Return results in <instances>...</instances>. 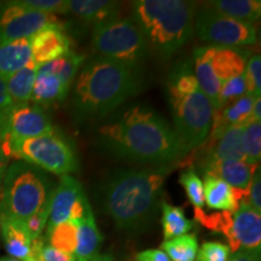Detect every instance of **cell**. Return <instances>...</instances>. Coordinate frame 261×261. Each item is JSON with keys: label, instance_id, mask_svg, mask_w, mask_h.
<instances>
[{"label": "cell", "instance_id": "obj_1", "mask_svg": "<svg viewBox=\"0 0 261 261\" xmlns=\"http://www.w3.org/2000/svg\"><path fill=\"white\" fill-rule=\"evenodd\" d=\"M108 154L128 161L166 166L185 158L173 127L148 106H133L113 115L96 130Z\"/></svg>", "mask_w": 261, "mask_h": 261}, {"label": "cell", "instance_id": "obj_2", "mask_svg": "<svg viewBox=\"0 0 261 261\" xmlns=\"http://www.w3.org/2000/svg\"><path fill=\"white\" fill-rule=\"evenodd\" d=\"M168 168L117 169L100 187L103 210L119 230L139 232L154 220Z\"/></svg>", "mask_w": 261, "mask_h": 261}, {"label": "cell", "instance_id": "obj_3", "mask_svg": "<svg viewBox=\"0 0 261 261\" xmlns=\"http://www.w3.org/2000/svg\"><path fill=\"white\" fill-rule=\"evenodd\" d=\"M139 90L138 69L96 56L83 64L74 83V114L80 121L103 119Z\"/></svg>", "mask_w": 261, "mask_h": 261}, {"label": "cell", "instance_id": "obj_4", "mask_svg": "<svg viewBox=\"0 0 261 261\" xmlns=\"http://www.w3.org/2000/svg\"><path fill=\"white\" fill-rule=\"evenodd\" d=\"M196 5L184 0H138L130 18L144 35L149 48L171 57L194 34Z\"/></svg>", "mask_w": 261, "mask_h": 261}, {"label": "cell", "instance_id": "obj_5", "mask_svg": "<svg viewBox=\"0 0 261 261\" xmlns=\"http://www.w3.org/2000/svg\"><path fill=\"white\" fill-rule=\"evenodd\" d=\"M55 188L45 171L21 160L12 162L3 179L0 215L25 221L50 203Z\"/></svg>", "mask_w": 261, "mask_h": 261}, {"label": "cell", "instance_id": "obj_6", "mask_svg": "<svg viewBox=\"0 0 261 261\" xmlns=\"http://www.w3.org/2000/svg\"><path fill=\"white\" fill-rule=\"evenodd\" d=\"M92 47L97 56L139 69L149 55V45L132 18H114L92 31Z\"/></svg>", "mask_w": 261, "mask_h": 261}, {"label": "cell", "instance_id": "obj_7", "mask_svg": "<svg viewBox=\"0 0 261 261\" xmlns=\"http://www.w3.org/2000/svg\"><path fill=\"white\" fill-rule=\"evenodd\" d=\"M172 109L173 130L185 155L201 146L210 135L213 108L202 90L189 94L167 91Z\"/></svg>", "mask_w": 261, "mask_h": 261}, {"label": "cell", "instance_id": "obj_8", "mask_svg": "<svg viewBox=\"0 0 261 261\" xmlns=\"http://www.w3.org/2000/svg\"><path fill=\"white\" fill-rule=\"evenodd\" d=\"M12 159L21 160L56 175H70L79 166L76 152L69 139L58 130L15 143Z\"/></svg>", "mask_w": 261, "mask_h": 261}, {"label": "cell", "instance_id": "obj_9", "mask_svg": "<svg viewBox=\"0 0 261 261\" xmlns=\"http://www.w3.org/2000/svg\"><path fill=\"white\" fill-rule=\"evenodd\" d=\"M54 130L44 108L33 103L12 104L0 122V146L12 159V145L22 140L47 135Z\"/></svg>", "mask_w": 261, "mask_h": 261}, {"label": "cell", "instance_id": "obj_10", "mask_svg": "<svg viewBox=\"0 0 261 261\" xmlns=\"http://www.w3.org/2000/svg\"><path fill=\"white\" fill-rule=\"evenodd\" d=\"M194 29L202 41L214 46L243 47L256 42V28L253 23L226 17L205 6L196 11Z\"/></svg>", "mask_w": 261, "mask_h": 261}, {"label": "cell", "instance_id": "obj_11", "mask_svg": "<svg viewBox=\"0 0 261 261\" xmlns=\"http://www.w3.org/2000/svg\"><path fill=\"white\" fill-rule=\"evenodd\" d=\"M57 16L22 5L19 0L0 4V44L27 39L51 24H61Z\"/></svg>", "mask_w": 261, "mask_h": 261}, {"label": "cell", "instance_id": "obj_12", "mask_svg": "<svg viewBox=\"0 0 261 261\" xmlns=\"http://www.w3.org/2000/svg\"><path fill=\"white\" fill-rule=\"evenodd\" d=\"M230 252L246 250L260 254L261 250V215L246 201H241L232 213L231 232L227 238Z\"/></svg>", "mask_w": 261, "mask_h": 261}, {"label": "cell", "instance_id": "obj_13", "mask_svg": "<svg viewBox=\"0 0 261 261\" xmlns=\"http://www.w3.org/2000/svg\"><path fill=\"white\" fill-rule=\"evenodd\" d=\"M31 40L32 60L38 65L65 56L71 51V40L63 32V24H51L42 28Z\"/></svg>", "mask_w": 261, "mask_h": 261}, {"label": "cell", "instance_id": "obj_14", "mask_svg": "<svg viewBox=\"0 0 261 261\" xmlns=\"http://www.w3.org/2000/svg\"><path fill=\"white\" fill-rule=\"evenodd\" d=\"M85 195L83 185L76 178L63 175L52 194L46 230L70 220L75 207Z\"/></svg>", "mask_w": 261, "mask_h": 261}, {"label": "cell", "instance_id": "obj_15", "mask_svg": "<svg viewBox=\"0 0 261 261\" xmlns=\"http://www.w3.org/2000/svg\"><path fill=\"white\" fill-rule=\"evenodd\" d=\"M211 68L220 86L232 77L240 76L246 70L249 51L241 47L207 45Z\"/></svg>", "mask_w": 261, "mask_h": 261}, {"label": "cell", "instance_id": "obj_16", "mask_svg": "<svg viewBox=\"0 0 261 261\" xmlns=\"http://www.w3.org/2000/svg\"><path fill=\"white\" fill-rule=\"evenodd\" d=\"M203 195L204 203L210 210L217 212H233L237 211L241 201H247L248 192L231 188L224 180L215 178L213 175H204Z\"/></svg>", "mask_w": 261, "mask_h": 261}, {"label": "cell", "instance_id": "obj_17", "mask_svg": "<svg viewBox=\"0 0 261 261\" xmlns=\"http://www.w3.org/2000/svg\"><path fill=\"white\" fill-rule=\"evenodd\" d=\"M257 168L244 161H217L202 166L200 171L203 175H213L224 180L231 188L248 192Z\"/></svg>", "mask_w": 261, "mask_h": 261}, {"label": "cell", "instance_id": "obj_18", "mask_svg": "<svg viewBox=\"0 0 261 261\" xmlns=\"http://www.w3.org/2000/svg\"><path fill=\"white\" fill-rule=\"evenodd\" d=\"M69 85L61 80L57 75L50 73L39 65L37 77L31 98V103L39 107H50L65 99L70 90Z\"/></svg>", "mask_w": 261, "mask_h": 261}, {"label": "cell", "instance_id": "obj_19", "mask_svg": "<svg viewBox=\"0 0 261 261\" xmlns=\"http://www.w3.org/2000/svg\"><path fill=\"white\" fill-rule=\"evenodd\" d=\"M119 9L120 3L109 0H68V14L93 27L116 18Z\"/></svg>", "mask_w": 261, "mask_h": 261}, {"label": "cell", "instance_id": "obj_20", "mask_svg": "<svg viewBox=\"0 0 261 261\" xmlns=\"http://www.w3.org/2000/svg\"><path fill=\"white\" fill-rule=\"evenodd\" d=\"M194 74L202 92L211 102L213 113L218 112L220 108L219 93L221 86L219 80L217 79L211 68L207 45L196 47L194 50Z\"/></svg>", "mask_w": 261, "mask_h": 261}, {"label": "cell", "instance_id": "obj_21", "mask_svg": "<svg viewBox=\"0 0 261 261\" xmlns=\"http://www.w3.org/2000/svg\"><path fill=\"white\" fill-rule=\"evenodd\" d=\"M32 61L31 40L19 39L0 44V79L6 81Z\"/></svg>", "mask_w": 261, "mask_h": 261}, {"label": "cell", "instance_id": "obj_22", "mask_svg": "<svg viewBox=\"0 0 261 261\" xmlns=\"http://www.w3.org/2000/svg\"><path fill=\"white\" fill-rule=\"evenodd\" d=\"M102 234L98 230L92 208L79 220L77 244L74 256L76 261H90L99 254Z\"/></svg>", "mask_w": 261, "mask_h": 261}, {"label": "cell", "instance_id": "obj_23", "mask_svg": "<svg viewBox=\"0 0 261 261\" xmlns=\"http://www.w3.org/2000/svg\"><path fill=\"white\" fill-rule=\"evenodd\" d=\"M203 6L226 17L253 24L261 16L260 0H214L204 3Z\"/></svg>", "mask_w": 261, "mask_h": 261}, {"label": "cell", "instance_id": "obj_24", "mask_svg": "<svg viewBox=\"0 0 261 261\" xmlns=\"http://www.w3.org/2000/svg\"><path fill=\"white\" fill-rule=\"evenodd\" d=\"M39 65L33 60L5 81L6 92L12 104L31 102L33 87L37 77Z\"/></svg>", "mask_w": 261, "mask_h": 261}, {"label": "cell", "instance_id": "obj_25", "mask_svg": "<svg viewBox=\"0 0 261 261\" xmlns=\"http://www.w3.org/2000/svg\"><path fill=\"white\" fill-rule=\"evenodd\" d=\"M162 231L165 241L187 234L194 227V223L189 220L180 207H175L161 201Z\"/></svg>", "mask_w": 261, "mask_h": 261}, {"label": "cell", "instance_id": "obj_26", "mask_svg": "<svg viewBox=\"0 0 261 261\" xmlns=\"http://www.w3.org/2000/svg\"><path fill=\"white\" fill-rule=\"evenodd\" d=\"M77 227L79 220H68L46 230L48 246L74 255L77 244Z\"/></svg>", "mask_w": 261, "mask_h": 261}, {"label": "cell", "instance_id": "obj_27", "mask_svg": "<svg viewBox=\"0 0 261 261\" xmlns=\"http://www.w3.org/2000/svg\"><path fill=\"white\" fill-rule=\"evenodd\" d=\"M200 90V85L196 79L190 61L178 62L169 73L167 81V91L189 94Z\"/></svg>", "mask_w": 261, "mask_h": 261}, {"label": "cell", "instance_id": "obj_28", "mask_svg": "<svg viewBox=\"0 0 261 261\" xmlns=\"http://www.w3.org/2000/svg\"><path fill=\"white\" fill-rule=\"evenodd\" d=\"M163 252L173 261H195L198 242L195 233H187L162 243Z\"/></svg>", "mask_w": 261, "mask_h": 261}, {"label": "cell", "instance_id": "obj_29", "mask_svg": "<svg viewBox=\"0 0 261 261\" xmlns=\"http://www.w3.org/2000/svg\"><path fill=\"white\" fill-rule=\"evenodd\" d=\"M84 62L85 57L83 55L70 51L65 56L57 58V60L52 61L50 63L42 64L41 67L45 68L47 71H50V73L57 75L61 80H63L65 84L71 86L73 80L76 76V74L79 73Z\"/></svg>", "mask_w": 261, "mask_h": 261}, {"label": "cell", "instance_id": "obj_30", "mask_svg": "<svg viewBox=\"0 0 261 261\" xmlns=\"http://www.w3.org/2000/svg\"><path fill=\"white\" fill-rule=\"evenodd\" d=\"M243 149L246 162L259 167L261 159V121L249 122L243 127Z\"/></svg>", "mask_w": 261, "mask_h": 261}, {"label": "cell", "instance_id": "obj_31", "mask_svg": "<svg viewBox=\"0 0 261 261\" xmlns=\"http://www.w3.org/2000/svg\"><path fill=\"white\" fill-rule=\"evenodd\" d=\"M179 184L184 188L189 201L194 205L195 210H203L204 207V195L203 184L198 177L194 166H188L185 171L180 173Z\"/></svg>", "mask_w": 261, "mask_h": 261}, {"label": "cell", "instance_id": "obj_32", "mask_svg": "<svg viewBox=\"0 0 261 261\" xmlns=\"http://www.w3.org/2000/svg\"><path fill=\"white\" fill-rule=\"evenodd\" d=\"M244 94H247V84L243 73L240 76L232 77V79L221 85L219 93V110L225 106L236 102L241 97H243Z\"/></svg>", "mask_w": 261, "mask_h": 261}, {"label": "cell", "instance_id": "obj_33", "mask_svg": "<svg viewBox=\"0 0 261 261\" xmlns=\"http://www.w3.org/2000/svg\"><path fill=\"white\" fill-rule=\"evenodd\" d=\"M244 77L247 84V93L254 98L261 96V56L259 54L253 55L248 60Z\"/></svg>", "mask_w": 261, "mask_h": 261}, {"label": "cell", "instance_id": "obj_34", "mask_svg": "<svg viewBox=\"0 0 261 261\" xmlns=\"http://www.w3.org/2000/svg\"><path fill=\"white\" fill-rule=\"evenodd\" d=\"M230 248L220 242H205L197 250L196 261H228Z\"/></svg>", "mask_w": 261, "mask_h": 261}, {"label": "cell", "instance_id": "obj_35", "mask_svg": "<svg viewBox=\"0 0 261 261\" xmlns=\"http://www.w3.org/2000/svg\"><path fill=\"white\" fill-rule=\"evenodd\" d=\"M22 5L50 15L68 14V0H19Z\"/></svg>", "mask_w": 261, "mask_h": 261}, {"label": "cell", "instance_id": "obj_36", "mask_svg": "<svg viewBox=\"0 0 261 261\" xmlns=\"http://www.w3.org/2000/svg\"><path fill=\"white\" fill-rule=\"evenodd\" d=\"M48 214H50V203L44 205L38 213L32 215L31 218H28V219L24 221L25 225H27L29 232H31L32 237L34 238V240H39V238H41L42 232H44V230L46 228Z\"/></svg>", "mask_w": 261, "mask_h": 261}, {"label": "cell", "instance_id": "obj_37", "mask_svg": "<svg viewBox=\"0 0 261 261\" xmlns=\"http://www.w3.org/2000/svg\"><path fill=\"white\" fill-rule=\"evenodd\" d=\"M247 203L254 208L256 212L261 213V175L260 167L254 173L252 182H250L249 190H248Z\"/></svg>", "mask_w": 261, "mask_h": 261}, {"label": "cell", "instance_id": "obj_38", "mask_svg": "<svg viewBox=\"0 0 261 261\" xmlns=\"http://www.w3.org/2000/svg\"><path fill=\"white\" fill-rule=\"evenodd\" d=\"M39 260L40 261H76L75 256L71 254H67L61 250L55 249L48 244H42L40 253H39Z\"/></svg>", "mask_w": 261, "mask_h": 261}, {"label": "cell", "instance_id": "obj_39", "mask_svg": "<svg viewBox=\"0 0 261 261\" xmlns=\"http://www.w3.org/2000/svg\"><path fill=\"white\" fill-rule=\"evenodd\" d=\"M137 261H171L163 250L161 249H148L137 254Z\"/></svg>", "mask_w": 261, "mask_h": 261}, {"label": "cell", "instance_id": "obj_40", "mask_svg": "<svg viewBox=\"0 0 261 261\" xmlns=\"http://www.w3.org/2000/svg\"><path fill=\"white\" fill-rule=\"evenodd\" d=\"M11 106L12 103L11 100H10L8 92H6L5 81L0 79V122H2V119L6 113V110H8Z\"/></svg>", "mask_w": 261, "mask_h": 261}, {"label": "cell", "instance_id": "obj_41", "mask_svg": "<svg viewBox=\"0 0 261 261\" xmlns=\"http://www.w3.org/2000/svg\"><path fill=\"white\" fill-rule=\"evenodd\" d=\"M228 261H260V254L246 252V250H237L232 253Z\"/></svg>", "mask_w": 261, "mask_h": 261}, {"label": "cell", "instance_id": "obj_42", "mask_svg": "<svg viewBox=\"0 0 261 261\" xmlns=\"http://www.w3.org/2000/svg\"><path fill=\"white\" fill-rule=\"evenodd\" d=\"M9 159L5 155V152L3 151L2 146H0V203H2V192H3V179H4V174L8 168Z\"/></svg>", "mask_w": 261, "mask_h": 261}, {"label": "cell", "instance_id": "obj_43", "mask_svg": "<svg viewBox=\"0 0 261 261\" xmlns=\"http://www.w3.org/2000/svg\"><path fill=\"white\" fill-rule=\"evenodd\" d=\"M261 120V99L256 98L255 102H254L252 114H250V122L254 121H260Z\"/></svg>", "mask_w": 261, "mask_h": 261}, {"label": "cell", "instance_id": "obj_44", "mask_svg": "<svg viewBox=\"0 0 261 261\" xmlns=\"http://www.w3.org/2000/svg\"><path fill=\"white\" fill-rule=\"evenodd\" d=\"M90 261H113V257L108 255V254H98L96 257H93V259Z\"/></svg>", "mask_w": 261, "mask_h": 261}, {"label": "cell", "instance_id": "obj_45", "mask_svg": "<svg viewBox=\"0 0 261 261\" xmlns=\"http://www.w3.org/2000/svg\"><path fill=\"white\" fill-rule=\"evenodd\" d=\"M0 261H21V260H17V259H14V257L11 256H4L0 259Z\"/></svg>", "mask_w": 261, "mask_h": 261}]
</instances>
